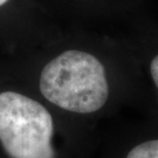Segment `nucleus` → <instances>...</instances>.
Masks as SVG:
<instances>
[{"mask_svg": "<svg viewBox=\"0 0 158 158\" xmlns=\"http://www.w3.org/2000/svg\"><path fill=\"white\" fill-rule=\"evenodd\" d=\"M40 90L51 103L77 114L95 113L109 97L103 64L94 55L76 49L63 52L46 64Z\"/></svg>", "mask_w": 158, "mask_h": 158, "instance_id": "obj_1", "label": "nucleus"}, {"mask_svg": "<svg viewBox=\"0 0 158 158\" xmlns=\"http://www.w3.org/2000/svg\"><path fill=\"white\" fill-rule=\"evenodd\" d=\"M54 123L41 103L14 91L0 94V142L10 158H55Z\"/></svg>", "mask_w": 158, "mask_h": 158, "instance_id": "obj_2", "label": "nucleus"}, {"mask_svg": "<svg viewBox=\"0 0 158 158\" xmlns=\"http://www.w3.org/2000/svg\"><path fill=\"white\" fill-rule=\"evenodd\" d=\"M127 158H158V139L148 141L136 145Z\"/></svg>", "mask_w": 158, "mask_h": 158, "instance_id": "obj_3", "label": "nucleus"}, {"mask_svg": "<svg viewBox=\"0 0 158 158\" xmlns=\"http://www.w3.org/2000/svg\"><path fill=\"white\" fill-rule=\"evenodd\" d=\"M150 72H151V76H152L155 83L158 88V55L155 56L152 61H151V64H150Z\"/></svg>", "mask_w": 158, "mask_h": 158, "instance_id": "obj_4", "label": "nucleus"}, {"mask_svg": "<svg viewBox=\"0 0 158 158\" xmlns=\"http://www.w3.org/2000/svg\"><path fill=\"white\" fill-rule=\"evenodd\" d=\"M7 1H8V0H0V6H2L4 4H6Z\"/></svg>", "mask_w": 158, "mask_h": 158, "instance_id": "obj_5", "label": "nucleus"}]
</instances>
